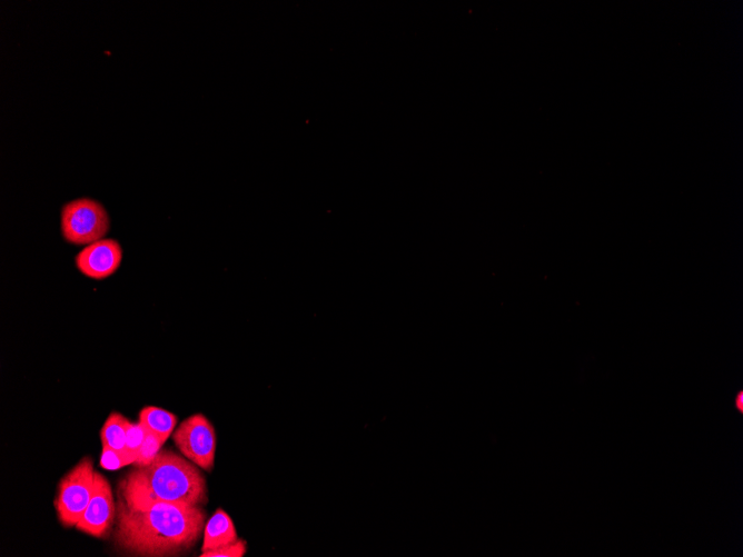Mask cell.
Masks as SVG:
<instances>
[{"instance_id":"8","label":"cell","mask_w":743,"mask_h":557,"mask_svg":"<svg viewBox=\"0 0 743 557\" xmlns=\"http://www.w3.org/2000/svg\"><path fill=\"white\" fill-rule=\"evenodd\" d=\"M239 540L235 525L222 509L217 510L204 527L202 552L214 551Z\"/></svg>"},{"instance_id":"11","label":"cell","mask_w":743,"mask_h":557,"mask_svg":"<svg viewBox=\"0 0 743 557\" xmlns=\"http://www.w3.org/2000/svg\"><path fill=\"white\" fill-rule=\"evenodd\" d=\"M164 443L165 441L161 439V437L147 431L141 451L138 453L137 459L133 465L136 467L150 465L155 460L156 455L162 450Z\"/></svg>"},{"instance_id":"13","label":"cell","mask_w":743,"mask_h":557,"mask_svg":"<svg viewBox=\"0 0 743 557\" xmlns=\"http://www.w3.org/2000/svg\"><path fill=\"white\" fill-rule=\"evenodd\" d=\"M127 465H133L130 457L126 453L116 452L111 447L103 445L101 457V466L108 471H116Z\"/></svg>"},{"instance_id":"2","label":"cell","mask_w":743,"mask_h":557,"mask_svg":"<svg viewBox=\"0 0 743 557\" xmlns=\"http://www.w3.org/2000/svg\"><path fill=\"white\" fill-rule=\"evenodd\" d=\"M118 496L130 505L207 503L206 481L200 470L170 450H161L150 465L136 467L122 481Z\"/></svg>"},{"instance_id":"12","label":"cell","mask_w":743,"mask_h":557,"mask_svg":"<svg viewBox=\"0 0 743 557\" xmlns=\"http://www.w3.org/2000/svg\"><path fill=\"white\" fill-rule=\"evenodd\" d=\"M147 430L141 423H132L128 426L125 453L135 463L138 453L141 451V447L144 443Z\"/></svg>"},{"instance_id":"10","label":"cell","mask_w":743,"mask_h":557,"mask_svg":"<svg viewBox=\"0 0 743 557\" xmlns=\"http://www.w3.org/2000/svg\"><path fill=\"white\" fill-rule=\"evenodd\" d=\"M130 424L131 422L122 414L113 412L108 416L101 432L103 445L111 447L116 452L125 453L127 430Z\"/></svg>"},{"instance_id":"9","label":"cell","mask_w":743,"mask_h":557,"mask_svg":"<svg viewBox=\"0 0 743 557\" xmlns=\"http://www.w3.org/2000/svg\"><path fill=\"white\" fill-rule=\"evenodd\" d=\"M140 422L147 431L161 437L166 442L175 430L177 417L160 407L146 406L140 413Z\"/></svg>"},{"instance_id":"14","label":"cell","mask_w":743,"mask_h":557,"mask_svg":"<svg viewBox=\"0 0 743 557\" xmlns=\"http://www.w3.org/2000/svg\"><path fill=\"white\" fill-rule=\"evenodd\" d=\"M247 551V544L243 540H237L214 551L202 552V557H243Z\"/></svg>"},{"instance_id":"6","label":"cell","mask_w":743,"mask_h":557,"mask_svg":"<svg viewBox=\"0 0 743 557\" xmlns=\"http://www.w3.org/2000/svg\"><path fill=\"white\" fill-rule=\"evenodd\" d=\"M116 519V505L110 483L96 472L92 499L89 501L76 529L85 534L98 537L107 536Z\"/></svg>"},{"instance_id":"3","label":"cell","mask_w":743,"mask_h":557,"mask_svg":"<svg viewBox=\"0 0 743 557\" xmlns=\"http://www.w3.org/2000/svg\"><path fill=\"white\" fill-rule=\"evenodd\" d=\"M110 228L106 208L92 198H77L62 208L61 230L69 244L87 246L103 240Z\"/></svg>"},{"instance_id":"1","label":"cell","mask_w":743,"mask_h":557,"mask_svg":"<svg viewBox=\"0 0 743 557\" xmlns=\"http://www.w3.org/2000/svg\"><path fill=\"white\" fill-rule=\"evenodd\" d=\"M206 514L202 506L152 503L130 505L118 499L115 543L135 556H176L200 539Z\"/></svg>"},{"instance_id":"5","label":"cell","mask_w":743,"mask_h":557,"mask_svg":"<svg viewBox=\"0 0 743 557\" xmlns=\"http://www.w3.org/2000/svg\"><path fill=\"white\" fill-rule=\"evenodd\" d=\"M173 441L188 461L212 472L215 464L216 433L214 426L203 414H195L177 427Z\"/></svg>"},{"instance_id":"7","label":"cell","mask_w":743,"mask_h":557,"mask_svg":"<svg viewBox=\"0 0 743 557\" xmlns=\"http://www.w3.org/2000/svg\"><path fill=\"white\" fill-rule=\"evenodd\" d=\"M123 262V248L111 238L85 246L75 257L77 270L92 280L103 281L114 275Z\"/></svg>"},{"instance_id":"4","label":"cell","mask_w":743,"mask_h":557,"mask_svg":"<svg viewBox=\"0 0 743 557\" xmlns=\"http://www.w3.org/2000/svg\"><path fill=\"white\" fill-rule=\"evenodd\" d=\"M95 473L91 457L86 456L59 482L55 507L59 522L68 529L76 527L92 499Z\"/></svg>"}]
</instances>
